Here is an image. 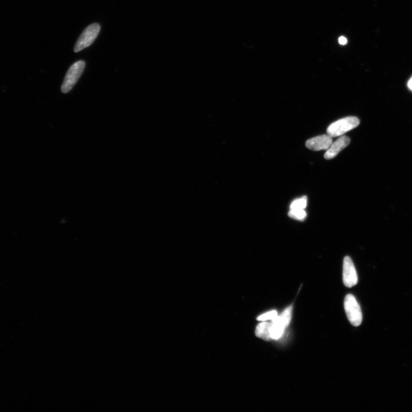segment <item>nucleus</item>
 I'll use <instances>...</instances> for the list:
<instances>
[{
  "label": "nucleus",
  "instance_id": "nucleus-5",
  "mask_svg": "<svg viewBox=\"0 0 412 412\" xmlns=\"http://www.w3.org/2000/svg\"><path fill=\"white\" fill-rule=\"evenodd\" d=\"M343 282L347 288H352L358 282V276L354 263L349 257L343 259Z\"/></svg>",
  "mask_w": 412,
  "mask_h": 412
},
{
  "label": "nucleus",
  "instance_id": "nucleus-9",
  "mask_svg": "<svg viewBox=\"0 0 412 412\" xmlns=\"http://www.w3.org/2000/svg\"><path fill=\"white\" fill-rule=\"evenodd\" d=\"M288 215L293 219L303 220L306 218L307 213L305 209H291Z\"/></svg>",
  "mask_w": 412,
  "mask_h": 412
},
{
  "label": "nucleus",
  "instance_id": "nucleus-3",
  "mask_svg": "<svg viewBox=\"0 0 412 412\" xmlns=\"http://www.w3.org/2000/svg\"><path fill=\"white\" fill-rule=\"evenodd\" d=\"M86 67V63L83 60L78 61L69 69L65 76L62 86V91L64 94L69 93L77 83L82 76Z\"/></svg>",
  "mask_w": 412,
  "mask_h": 412
},
{
  "label": "nucleus",
  "instance_id": "nucleus-6",
  "mask_svg": "<svg viewBox=\"0 0 412 412\" xmlns=\"http://www.w3.org/2000/svg\"><path fill=\"white\" fill-rule=\"evenodd\" d=\"M333 143L332 137L328 135H322L307 140L306 147L315 151L327 150Z\"/></svg>",
  "mask_w": 412,
  "mask_h": 412
},
{
  "label": "nucleus",
  "instance_id": "nucleus-7",
  "mask_svg": "<svg viewBox=\"0 0 412 412\" xmlns=\"http://www.w3.org/2000/svg\"><path fill=\"white\" fill-rule=\"evenodd\" d=\"M350 143V139L348 136L342 135L339 137L335 142L331 144L330 148L324 155V158L326 160H330L336 157L339 152L348 146Z\"/></svg>",
  "mask_w": 412,
  "mask_h": 412
},
{
  "label": "nucleus",
  "instance_id": "nucleus-12",
  "mask_svg": "<svg viewBox=\"0 0 412 412\" xmlns=\"http://www.w3.org/2000/svg\"><path fill=\"white\" fill-rule=\"evenodd\" d=\"M338 42L341 45H346L347 43H348V40H347L346 38L342 36L341 37H339V39H338Z\"/></svg>",
  "mask_w": 412,
  "mask_h": 412
},
{
  "label": "nucleus",
  "instance_id": "nucleus-11",
  "mask_svg": "<svg viewBox=\"0 0 412 412\" xmlns=\"http://www.w3.org/2000/svg\"><path fill=\"white\" fill-rule=\"evenodd\" d=\"M278 315V312L276 310H272L266 312V313L259 316L257 320L259 321H267V320H272Z\"/></svg>",
  "mask_w": 412,
  "mask_h": 412
},
{
  "label": "nucleus",
  "instance_id": "nucleus-2",
  "mask_svg": "<svg viewBox=\"0 0 412 412\" xmlns=\"http://www.w3.org/2000/svg\"><path fill=\"white\" fill-rule=\"evenodd\" d=\"M344 308L349 322L354 326H360L362 321V314L360 305L352 295L345 298Z\"/></svg>",
  "mask_w": 412,
  "mask_h": 412
},
{
  "label": "nucleus",
  "instance_id": "nucleus-13",
  "mask_svg": "<svg viewBox=\"0 0 412 412\" xmlns=\"http://www.w3.org/2000/svg\"><path fill=\"white\" fill-rule=\"evenodd\" d=\"M408 88H409V89H410L411 91H412V78H411V79L410 80V81H409V82H408Z\"/></svg>",
  "mask_w": 412,
  "mask_h": 412
},
{
  "label": "nucleus",
  "instance_id": "nucleus-10",
  "mask_svg": "<svg viewBox=\"0 0 412 412\" xmlns=\"http://www.w3.org/2000/svg\"><path fill=\"white\" fill-rule=\"evenodd\" d=\"M308 199L307 197H303L294 201L291 205V209H305L307 206Z\"/></svg>",
  "mask_w": 412,
  "mask_h": 412
},
{
  "label": "nucleus",
  "instance_id": "nucleus-1",
  "mask_svg": "<svg viewBox=\"0 0 412 412\" xmlns=\"http://www.w3.org/2000/svg\"><path fill=\"white\" fill-rule=\"evenodd\" d=\"M360 123L357 117L349 116L331 124L327 129V135L331 137L341 136L358 127Z\"/></svg>",
  "mask_w": 412,
  "mask_h": 412
},
{
  "label": "nucleus",
  "instance_id": "nucleus-8",
  "mask_svg": "<svg viewBox=\"0 0 412 412\" xmlns=\"http://www.w3.org/2000/svg\"><path fill=\"white\" fill-rule=\"evenodd\" d=\"M271 322L262 321L258 324L255 330V335L263 340L269 341L272 340L270 335Z\"/></svg>",
  "mask_w": 412,
  "mask_h": 412
},
{
  "label": "nucleus",
  "instance_id": "nucleus-4",
  "mask_svg": "<svg viewBox=\"0 0 412 412\" xmlns=\"http://www.w3.org/2000/svg\"><path fill=\"white\" fill-rule=\"evenodd\" d=\"M101 30V25L98 23H94L88 26L83 32L76 43L74 51L79 52L89 47L97 39Z\"/></svg>",
  "mask_w": 412,
  "mask_h": 412
}]
</instances>
